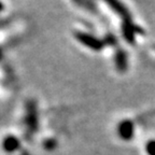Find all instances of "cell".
I'll use <instances>...</instances> for the list:
<instances>
[{
	"label": "cell",
	"instance_id": "obj_1",
	"mask_svg": "<svg viewBox=\"0 0 155 155\" xmlns=\"http://www.w3.org/2000/svg\"><path fill=\"white\" fill-rule=\"evenodd\" d=\"M119 136L124 140H130L134 136V124L130 121H123L117 127Z\"/></svg>",
	"mask_w": 155,
	"mask_h": 155
},
{
	"label": "cell",
	"instance_id": "obj_2",
	"mask_svg": "<svg viewBox=\"0 0 155 155\" xmlns=\"http://www.w3.org/2000/svg\"><path fill=\"white\" fill-rule=\"evenodd\" d=\"M145 151L149 155H155V140H151L147 143Z\"/></svg>",
	"mask_w": 155,
	"mask_h": 155
}]
</instances>
